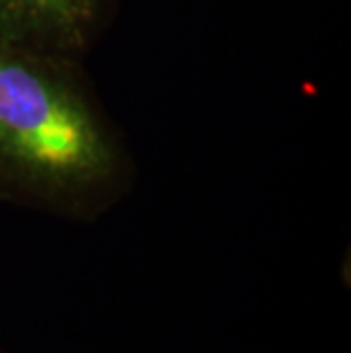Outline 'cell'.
<instances>
[{
	"label": "cell",
	"instance_id": "6da1fadb",
	"mask_svg": "<svg viewBox=\"0 0 351 353\" xmlns=\"http://www.w3.org/2000/svg\"><path fill=\"white\" fill-rule=\"evenodd\" d=\"M130 174L128 141L82 62L0 39V194L89 210Z\"/></svg>",
	"mask_w": 351,
	"mask_h": 353
},
{
	"label": "cell",
	"instance_id": "7a4b0ae2",
	"mask_svg": "<svg viewBox=\"0 0 351 353\" xmlns=\"http://www.w3.org/2000/svg\"><path fill=\"white\" fill-rule=\"evenodd\" d=\"M112 10L114 0H0V39L82 62Z\"/></svg>",
	"mask_w": 351,
	"mask_h": 353
}]
</instances>
